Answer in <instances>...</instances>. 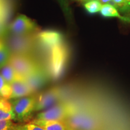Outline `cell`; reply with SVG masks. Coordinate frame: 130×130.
<instances>
[{
  "mask_svg": "<svg viewBox=\"0 0 130 130\" xmlns=\"http://www.w3.org/2000/svg\"><path fill=\"white\" fill-rule=\"evenodd\" d=\"M76 111L75 107L69 103L59 102L39 113L34 120L64 121Z\"/></svg>",
  "mask_w": 130,
  "mask_h": 130,
  "instance_id": "obj_1",
  "label": "cell"
},
{
  "mask_svg": "<svg viewBox=\"0 0 130 130\" xmlns=\"http://www.w3.org/2000/svg\"><path fill=\"white\" fill-rule=\"evenodd\" d=\"M14 114V121L25 122L35 111L36 97L33 96L12 99L10 101Z\"/></svg>",
  "mask_w": 130,
  "mask_h": 130,
  "instance_id": "obj_2",
  "label": "cell"
},
{
  "mask_svg": "<svg viewBox=\"0 0 130 130\" xmlns=\"http://www.w3.org/2000/svg\"><path fill=\"white\" fill-rule=\"evenodd\" d=\"M9 63L24 78L40 68L28 55L12 54Z\"/></svg>",
  "mask_w": 130,
  "mask_h": 130,
  "instance_id": "obj_3",
  "label": "cell"
},
{
  "mask_svg": "<svg viewBox=\"0 0 130 130\" xmlns=\"http://www.w3.org/2000/svg\"><path fill=\"white\" fill-rule=\"evenodd\" d=\"M6 44L12 54L28 55L31 51L34 37L30 35H14L10 37Z\"/></svg>",
  "mask_w": 130,
  "mask_h": 130,
  "instance_id": "obj_4",
  "label": "cell"
},
{
  "mask_svg": "<svg viewBox=\"0 0 130 130\" xmlns=\"http://www.w3.org/2000/svg\"><path fill=\"white\" fill-rule=\"evenodd\" d=\"M61 95L57 89H52L36 97L35 111H42L59 103Z\"/></svg>",
  "mask_w": 130,
  "mask_h": 130,
  "instance_id": "obj_5",
  "label": "cell"
},
{
  "mask_svg": "<svg viewBox=\"0 0 130 130\" xmlns=\"http://www.w3.org/2000/svg\"><path fill=\"white\" fill-rule=\"evenodd\" d=\"M36 25L24 14H19L10 25V31L14 35H30L36 30Z\"/></svg>",
  "mask_w": 130,
  "mask_h": 130,
  "instance_id": "obj_6",
  "label": "cell"
},
{
  "mask_svg": "<svg viewBox=\"0 0 130 130\" xmlns=\"http://www.w3.org/2000/svg\"><path fill=\"white\" fill-rule=\"evenodd\" d=\"M37 39L43 48L51 50L54 47L63 43V37L60 32L46 30L37 34Z\"/></svg>",
  "mask_w": 130,
  "mask_h": 130,
  "instance_id": "obj_7",
  "label": "cell"
},
{
  "mask_svg": "<svg viewBox=\"0 0 130 130\" xmlns=\"http://www.w3.org/2000/svg\"><path fill=\"white\" fill-rule=\"evenodd\" d=\"M72 130H90L94 127L93 121L77 111L64 121Z\"/></svg>",
  "mask_w": 130,
  "mask_h": 130,
  "instance_id": "obj_8",
  "label": "cell"
},
{
  "mask_svg": "<svg viewBox=\"0 0 130 130\" xmlns=\"http://www.w3.org/2000/svg\"><path fill=\"white\" fill-rule=\"evenodd\" d=\"M50 51H51V66L52 71L55 75H57L61 72L66 61V48L62 43L51 49Z\"/></svg>",
  "mask_w": 130,
  "mask_h": 130,
  "instance_id": "obj_9",
  "label": "cell"
},
{
  "mask_svg": "<svg viewBox=\"0 0 130 130\" xmlns=\"http://www.w3.org/2000/svg\"><path fill=\"white\" fill-rule=\"evenodd\" d=\"M25 81L32 91L35 92L46 83L47 76L46 73L41 68H40L35 72L26 77Z\"/></svg>",
  "mask_w": 130,
  "mask_h": 130,
  "instance_id": "obj_10",
  "label": "cell"
},
{
  "mask_svg": "<svg viewBox=\"0 0 130 130\" xmlns=\"http://www.w3.org/2000/svg\"><path fill=\"white\" fill-rule=\"evenodd\" d=\"M10 84L12 93L10 100L30 95L34 92L28 84L26 83L25 79L14 81Z\"/></svg>",
  "mask_w": 130,
  "mask_h": 130,
  "instance_id": "obj_11",
  "label": "cell"
},
{
  "mask_svg": "<svg viewBox=\"0 0 130 130\" xmlns=\"http://www.w3.org/2000/svg\"><path fill=\"white\" fill-rule=\"evenodd\" d=\"M32 122L45 130H72L64 121L33 120Z\"/></svg>",
  "mask_w": 130,
  "mask_h": 130,
  "instance_id": "obj_12",
  "label": "cell"
},
{
  "mask_svg": "<svg viewBox=\"0 0 130 130\" xmlns=\"http://www.w3.org/2000/svg\"><path fill=\"white\" fill-rule=\"evenodd\" d=\"M14 114L10 101L2 98L0 100V121H14Z\"/></svg>",
  "mask_w": 130,
  "mask_h": 130,
  "instance_id": "obj_13",
  "label": "cell"
},
{
  "mask_svg": "<svg viewBox=\"0 0 130 130\" xmlns=\"http://www.w3.org/2000/svg\"><path fill=\"white\" fill-rule=\"evenodd\" d=\"M0 74L3 76L5 80L9 84H12L16 81L25 79V78L21 77L20 75L16 72L15 69L9 63L5 65L1 68Z\"/></svg>",
  "mask_w": 130,
  "mask_h": 130,
  "instance_id": "obj_14",
  "label": "cell"
},
{
  "mask_svg": "<svg viewBox=\"0 0 130 130\" xmlns=\"http://www.w3.org/2000/svg\"><path fill=\"white\" fill-rule=\"evenodd\" d=\"M100 13L104 17L118 18L123 21H127V19H126L125 16H121L119 13L118 10L112 4H102Z\"/></svg>",
  "mask_w": 130,
  "mask_h": 130,
  "instance_id": "obj_15",
  "label": "cell"
},
{
  "mask_svg": "<svg viewBox=\"0 0 130 130\" xmlns=\"http://www.w3.org/2000/svg\"><path fill=\"white\" fill-rule=\"evenodd\" d=\"M11 56L12 53L9 48L0 39V69L9 63Z\"/></svg>",
  "mask_w": 130,
  "mask_h": 130,
  "instance_id": "obj_16",
  "label": "cell"
},
{
  "mask_svg": "<svg viewBox=\"0 0 130 130\" xmlns=\"http://www.w3.org/2000/svg\"><path fill=\"white\" fill-rule=\"evenodd\" d=\"M12 93V90L11 84L5 80L0 74V96L4 98L10 100Z\"/></svg>",
  "mask_w": 130,
  "mask_h": 130,
  "instance_id": "obj_17",
  "label": "cell"
},
{
  "mask_svg": "<svg viewBox=\"0 0 130 130\" xmlns=\"http://www.w3.org/2000/svg\"><path fill=\"white\" fill-rule=\"evenodd\" d=\"M102 4L98 0H89L84 4V7L90 13H96L100 12Z\"/></svg>",
  "mask_w": 130,
  "mask_h": 130,
  "instance_id": "obj_18",
  "label": "cell"
},
{
  "mask_svg": "<svg viewBox=\"0 0 130 130\" xmlns=\"http://www.w3.org/2000/svg\"><path fill=\"white\" fill-rule=\"evenodd\" d=\"M110 4L122 12L127 13L130 10V0H112Z\"/></svg>",
  "mask_w": 130,
  "mask_h": 130,
  "instance_id": "obj_19",
  "label": "cell"
},
{
  "mask_svg": "<svg viewBox=\"0 0 130 130\" xmlns=\"http://www.w3.org/2000/svg\"><path fill=\"white\" fill-rule=\"evenodd\" d=\"M19 125L11 120L0 121V130H18Z\"/></svg>",
  "mask_w": 130,
  "mask_h": 130,
  "instance_id": "obj_20",
  "label": "cell"
},
{
  "mask_svg": "<svg viewBox=\"0 0 130 130\" xmlns=\"http://www.w3.org/2000/svg\"><path fill=\"white\" fill-rule=\"evenodd\" d=\"M18 130H45L41 126L36 124L32 122L24 125H19Z\"/></svg>",
  "mask_w": 130,
  "mask_h": 130,
  "instance_id": "obj_21",
  "label": "cell"
},
{
  "mask_svg": "<svg viewBox=\"0 0 130 130\" xmlns=\"http://www.w3.org/2000/svg\"><path fill=\"white\" fill-rule=\"evenodd\" d=\"M57 2L59 3L60 6L62 9L63 12H64L65 15L68 17H70L71 16V11L69 7V5H68L67 1L66 0H57Z\"/></svg>",
  "mask_w": 130,
  "mask_h": 130,
  "instance_id": "obj_22",
  "label": "cell"
},
{
  "mask_svg": "<svg viewBox=\"0 0 130 130\" xmlns=\"http://www.w3.org/2000/svg\"><path fill=\"white\" fill-rule=\"evenodd\" d=\"M6 33V28L2 15H0V39L3 37Z\"/></svg>",
  "mask_w": 130,
  "mask_h": 130,
  "instance_id": "obj_23",
  "label": "cell"
},
{
  "mask_svg": "<svg viewBox=\"0 0 130 130\" xmlns=\"http://www.w3.org/2000/svg\"><path fill=\"white\" fill-rule=\"evenodd\" d=\"M102 4H111L112 0H98Z\"/></svg>",
  "mask_w": 130,
  "mask_h": 130,
  "instance_id": "obj_24",
  "label": "cell"
},
{
  "mask_svg": "<svg viewBox=\"0 0 130 130\" xmlns=\"http://www.w3.org/2000/svg\"><path fill=\"white\" fill-rule=\"evenodd\" d=\"M126 15L125 17H126V19H127V21L129 22V21H130V10L129 11V12H128L127 13H126Z\"/></svg>",
  "mask_w": 130,
  "mask_h": 130,
  "instance_id": "obj_25",
  "label": "cell"
},
{
  "mask_svg": "<svg viewBox=\"0 0 130 130\" xmlns=\"http://www.w3.org/2000/svg\"><path fill=\"white\" fill-rule=\"evenodd\" d=\"M1 98H2V97H1V96H0V100H1Z\"/></svg>",
  "mask_w": 130,
  "mask_h": 130,
  "instance_id": "obj_26",
  "label": "cell"
},
{
  "mask_svg": "<svg viewBox=\"0 0 130 130\" xmlns=\"http://www.w3.org/2000/svg\"></svg>",
  "mask_w": 130,
  "mask_h": 130,
  "instance_id": "obj_27",
  "label": "cell"
}]
</instances>
